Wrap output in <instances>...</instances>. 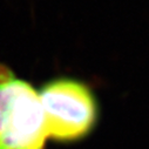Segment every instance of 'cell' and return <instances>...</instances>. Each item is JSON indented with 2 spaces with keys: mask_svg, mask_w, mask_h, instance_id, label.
<instances>
[{
  "mask_svg": "<svg viewBox=\"0 0 149 149\" xmlns=\"http://www.w3.org/2000/svg\"><path fill=\"white\" fill-rule=\"evenodd\" d=\"M47 137L39 94L0 65V149H45Z\"/></svg>",
  "mask_w": 149,
  "mask_h": 149,
  "instance_id": "6da1fadb",
  "label": "cell"
},
{
  "mask_svg": "<svg viewBox=\"0 0 149 149\" xmlns=\"http://www.w3.org/2000/svg\"><path fill=\"white\" fill-rule=\"evenodd\" d=\"M48 137L61 142L88 135L97 121V103L91 89L73 79L46 84L40 94Z\"/></svg>",
  "mask_w": 149,
  "mask_h": 149,
  "instance_id": "7a4b0ae2",
  "label": "cell"
}]
</instances>
